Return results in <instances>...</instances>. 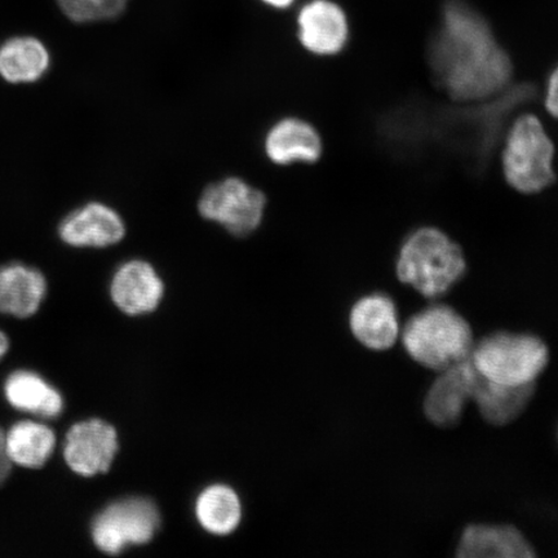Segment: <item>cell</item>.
<instances>
[{"label":"cell","mask_w":558,"mask_h":558,"mask_svg":"<svg viewBox=\"0 0 558 558\" xmlns=\"http://www.w3.org/2000/svg\"><path fill=\"white\" fill-rule=\"evenodd\" d=\"M429 62L438 85L458 102L492 99L513 74L512 61L486 20L460 0L445 5Z\"/></svg>","instance_id":"cell-1"},{"label":"cell","mask_w":558,"mask_h":558,"mask_svg":"<svg viewBox=\"0 0 558 558\" xmlns=\"http://www.w3.org/2000/svg\"><path fill=\"white\" fill-rule=\"evenodd\" d=\"M466 260L462 247L436 227L413 230L403 240L396 275L427 299L441 298L462 279Z\"/></svg>","instance_id":"cell-2"},{"label":"cell","mask_w":558,"mask_h":558,"mask_svg":"<svg viewBox=\"0 0 558 558\" xmlns=\"http://www.w3.org/2000/svg\"><path fill=\"white\" fill-rule=\"evenodd\" d=\"M401 339L411 359L436 373L469 360L474 345L469 320L446 304L414 314L404 324Z\"/></svg>","instance_id":"cell-3"},{"label":"cell","mask_w":558,"mask_h":558,"mask_svg":"<svg viewBox=\"0 0 558 558\" xmlns=\"http://www.w3.org/2000/svg\"><path fill=\"white\" fill-rule=\"evenodd\" d=\"M555 143L538 116L515 118L501 149L507 184L521 194H538L555 183Z\"/></svg>","instance_id":"cell-4"},{"label":"cell","mask_w":558,"mask_h":558,"mask_svg":"<svg viewBox=\"0 0 558 558\" xmlns=\"http://www.w3.org/2000/svg\"><path fill=\"white\" fill-rule=\"evenodd\" d=\"M471 361L487 380L520 387L538 380L548 366L549 351L535 335L495 332L474 341Z\"/></svg>","instance_id":"cell-5"},{"label":"cell","mask_w":558,"mask_h":558,"mask_svg":"<svg viewBox=\"0 0 558 558\" xmlns=\"http://www.w3.org/2000/svg\"><path fill=\"white\" fill-rule=\"evenodd\" d=\"M267 195L240 178H228L208 185L201 195L202 218L218 222L230 234L247 236L260 227Z\"/></svg>","instance_id":"cell-6"},{"label":"cell","mask_w":558,"mask_h":558,"mask_svg":"<svg viewBox=\"0 0 558 558\" xmlns=\"http://www.w3.org/2000/svg\"><path fill=\"white\" fill-rule=\"evenodd\" d=\"M159 521L158 509L150 500H120L97 515L93 525L94 542L102 553L118 555L131 544L151 541L159 527Z\"/></svg>","instance_id":"cell-7"},{"label":"cell","mask_w":558,"mask_h":558,"mask_svg":"<svg viewBox=\"0 0 558 558\" xmlns=\"http://www.w3.org/2000/svg\"><path fill=\"white\" fill-rule=\"evenodd\" d=\"M478 372L471 357L439 372L424 399V415L438 428H453L462 422L472 401Z\"/></svg>","instance_id":"cell-8"},{"label":"cell","mask_w":558,"mask_h":558,"mask_svg":"<svg viewBox=\"0 0 558 558\" xmlns=\"http://www.w3.org/2000/svg\"><path fill=\"white\" fill-rule=\"evenodd\" d=\"M117 450L116 429L99 418L75 424L68 432L65 460L70 470L81 476L108 472Z\"/></svg>","instance_id":"cell-9"},{"label":"cell","mask_w":558,"mask_h":558,"mask_svg":"<svg viewBox=\"0 0 558 558\" xmlns=\"http://www.w3.org/2000/svg\"><path fill=\"white\" fill-rule=\"evenodd\" d=\"M345 12L331 0H312L298 15L300 44L312 54L330 58L344 50L349 40Z\"/></svg>","instance_id":"cell-10"},{"label":"cell","mask_w":558,"mask_h":558,"mask_svg":"<svg viewBox=\"0 0 558 558\" xmlns=\"http://www.w3.org/2000/svg\"><path fill=\"white\" fill-rule=\"evenodd\" d=\"M124 221L116 209L90 202L65 216L59 227L62 242L73 247H109L123 240Z\"/></svg>","instance_id":"cell-11"},{"label":"cell","mask_w":558,"mask_h":558,"mask_svg":"<svg viewBox=\"0 0 558 558\" xmlns=\"http://www.w3.org/2000/svg\"><path fill=\"white\" fill-rule=\"evenodd\" d=\"M354 338L373 351H387L400 337L399 312L392 299L375 292L357 300L349 314Z\"/></svg>","instance_id":"cell-12"},{"label":"cell","mask_w":558,"mask_h":558,"mask_svg":"<svg viewBox=\"0 0 558 558\" xmlns=\"http://www.w3.org/2000/svg\"><path fill=\"white\" fill-rule=\"evenodd\" d=\"M265 153L278 166L316 163L323 156L324 143L313 124L289 117L278 121L265 136Z\"/></svg>","instance_id":"cell-13"},{"label":"cell","mask_w":558,"mask_h":558,"mask_svg":"<svg viewBox=\"0 0 558 558\" xmlns=\"http://www.w3.org/2000/svg\"><path fill=\"white\" fill-rule=\"evenodd\" d=\"M110 292L118 308L130 316H138L157 308L165 286L149 263L131 260L116 271Z\"/></svg>","instance_id":"cell-14"},{"label":"cell","mask_w":558,"mask_h":558,"mask_svg":"<svg viewBox=\"0 0 558 558\" xmlns=\"http://www.w3.org/2000/svg\"><path fill=\"white\" fill-rule=\"evenodd\" d=\"M459 558H533L535 550L518 527L469 525L457 550Z\"/></svg>","instance_id":"cell-15"},{"label":"cell","mask_w":558,"mask_h":558,"mask_svg":"<svg viewBox=\"0 0 558 558\" xmlns=\"http://www.w3.org/2000/svg\"><path fill=\"white\" fill-rule=\"evenodd\" d=\"M536 383L509 387L494 383L478 374L474 384L472 401L487 424L506 427L525 413L535 395Z\"/></svg>","instance_id":"cell-16"},{"label":"cell","mask_w":558,"mask_h":558,"mask_svg":"<svg viewBox=\"0 0 558 558\" xmlns=\"http://www.w3.org/2000/svg\"><path fill=\"white\" fill-rule=\"evenodd\" d=\"M47 282L39 270L24 264L0 267V313L32 317L46 296Z\"/></svg>","instance_id":"cell-17"},{"label":"cell","mask_w":558,"mask_h":558,"mask_svg":"<svg viewBox=\"0 0 558 558\" xmlns=\"http://www.w3.org/2000/svg\"><path fill=\"white\" fill-rule=\"evenodd\" d=\"M50 53L40 40L19 37L0 47V75L10 83H33L50 68Z\"/></svg>","instance_id":"cell-18"},{"label":"cell","mask_w":558,"mask_h":558,"mask_svg":"<svg viewBox=\"0 0 558 558\" xmlns=\"http://www.w3.org/2000/svg\"><path fill=\"white\" fill-rule=\"evenodd\" d=\"M4 393L13 408L35 415L58 416L64 402L62 397L38 374L17 372L5 381Z\"/></svg>","instance_id":"cell-19"},{"label":"cell","mask_w":558,"mask_h":558,"mask_svg":"<svg viewBox=\"0 0 558 558\" xmlns=\"http://www.w3.org/2000/svg\"><path fill=\"white\" fill-rule=\"evenodd\" d=\"M56 436L47 425L20 422L5 435V449L12 464L40 469L51 458Z\"/></svg>","instance_id":"cell-20"},{"label":"cell","mask_w":558,"mask_h":558,"mask_svg":"<svg viewBox=\"0 0 558 558\" xmlns=\"http://www.w3.org/2000/svg\"><path fill=\"white\" fill-rule=\"evenodd\" d=\"M195 513L202 527L216 535H228L241 522L242 509L232 488L215 485L199 495Z\"/></svg>","instance_id":"cell-21"},{"label":"cell","mask_w":558,"mask_h":558,"mask_svg":"<svg viewBox=\"0 0 558 558\" xmlns=\"http://www.w3.org/2000/svg\"><path fill=\"white\" fill-rule=\"evenodd\" d=\"M130 0H58L65 16L74 23H96L120 16Z\"/></svg>","instance_id":"cell-22"},{"label":"cell","mask_w":558,"mask_h":558,"mask_svg":"<svg viewBox=\"0 0 558 558\" xmlns=\"http://www.w3.org/2000/svg\"><path fill=\"white\" fill-rule=\"evenodd\" d=\"M543 104L544 108H546L547 113L556 118L558 113V72L557 69H554L550 72L548 80L546 82V87H544L543 94Z\"/></svg>","instance_id":"cell-23"},{"label":"cell","mask_w":558,"mask_h":558,"mask_svg":"<svg viewBox=\"0 0 558 558\" xmlns=\"http://www.w3.org/2000/svg\"><path fill=\"white\" fill-rule=\"evenodd\" d=\"M12 469V462L5 449V435L0 429V486L9 478Z\"/></svg>","instance_id":"cell-24"},{"label":"cell","mask_w":558,"mask_h":558,"mask_svg":"<svg viewBox=\"0 0 558 558\" xmlns=\"http://www.w3.org/2000/svg\"><path fill=\"white\" fill-rule=\"evenodd\" d=\"M265 4L274 7L277 10H286L295 2V0H263Z\"/></svg>","instance_id":"cell-25"},{"label":"cell","mask_w":558,"mask_h":558,"mask_svg":"<svg viewBox=\"0 0 558 558\" xmlns=\"http://www.w3.org/2000/svg\"><path fill=\"white\" fill-rule=\"evenodd\" d=\"M10 343L5 335L0 331V360L4 357V354L9 352Z\"/></svg>","instance_id":"cell-26"}]
</instances>
